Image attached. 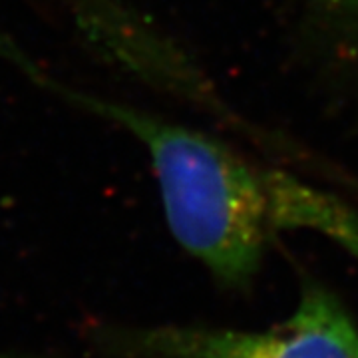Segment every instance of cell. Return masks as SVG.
Wrapping results in <instances>:
<instances>
[{
    "label": "cell",
    "mask_w": 358,
    "mask_h": 358,
    "mask_svg": "<svg viewBox=\"0 0 358 358\" xmlns=\"http://www.w3.org/2000/svg\"><path fill=\"white\" fill-rule=\"evenodd\" d=\"M14 64L141 141L173 239L229 289L245 291L253 285L277 233L313 229L336 241L352 221V207L338 197L253 164L205 131L70 88L40 72L22 54L14 56Z\"/></svg>",
    "instance_id": "obj_1"
},
{
    "label": "cell",
    "mask_w": 358,
    "mask_h": 358,
    "mask_svg": "<svg viewBox=\"0 0 358 358\" xmlns=\"http://www.w3.org/2000/svg\"><path fill=\"white\" fill-rule=\"evenodd\" d=\"M120 358H358V324L322 282H301L291 317L265 331L199 324L115 327L98 333Z\"/></svg>",
    "instance_id": "obj_2"
},
{
    "label": "cell",
    "mask_w": 358,
    "mask_h": 358,
    "mask_svg": "<svg viewBox=\"0 0 358 358\" xmlns=\"http://www.w3.org/2000/svg\"><path fill=\"white\" fill-rule=\"evenodd\" d=\"M329 4L358 22V0H329Z\"/></svg>",
    "instance_id": "obj_3"
}]
</instances>
